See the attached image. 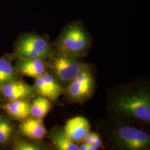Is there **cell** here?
Returning a JSON list of instances; mask_svg holds the SVG:
<instances>
[{"mask_svg":"<svg viewBox=\"0 0 150 150\" xmlns=\"http://www.w3.org/2000/svg\"><path fill=\"white\" fill-rule=\"evenodd\" d=\"M90 46L89 36L78 23H72L67 27L58 41L59 52L77 57L86 54Z\"/></svg>","mask_w":150,"mask_h":150,"instance_id":"1","label":"cell"},{"mask_svg":"<svg viewBox=\"0 0 150 150\" xmlns=\"http://www.w3.org/2000/svg\"><path fill=\"white\" fill-rule=\"evenodd\" d=\"M119 111L141 121L150 122V97L145 91L119 97L116 103Z\"/></svg>","mask_w":150,"mask_h":150,"instance_id":"2","label":"cell"},{"mask_svg":"<svg viewBox=\"0 0 150 150\" xmlns=\"http://www.w3.org/2000/svg\"><path fill=\"white\" fill-rule=\"evenodd\" d=\"M50 46L45 38L35 34H27L20 38L16 44L14 56L18 59H40L48 57Z\"/></svg>","mask_w":150,"mask_h":150,"instance_id":"3","label":"cell"},{"mask_svg":"<svg viewBox=\"0 0 150 150\" xmlns=\"http://www.w3.org/2000/svg\"><path fill=\"white\" fill-rule=\"evenodd\" d=\"M86 66L77 57L59 52L52 62V68L61 80L68 82L73 80Z\"/></svg>","mask_w":150,"mask_h":150,"instance_id":"4","label":"cell"},{"mask_svg":"<svg viewBox=\"0 0 150 150\" xmlns=\"http://www.w3.org/2000/svg\"><path fill=\"white\" fill-rule=\"evenodd\" d=\"M95 87L93 76L90 70L85 67L71 81L67 88V95L72 101L80 102L89 98Z\"/></svg>","mask_w":150,"mask_h":150,"instance_id":"5","label":"cell"},{"mask_svg":"<svg viewBox=\"0 0 150 150\" xmlns=\"http://www.w3.org/2000/svg\"><path fill=\"white\" fill-rule=\"evenodd\" d=\"M117 137L123 147L129 150H147L150 147V136L134 127L125 126L120 128Z\"/></svg>","mask_w":150,"mask_h":150,"instance_id":"6","label":"cell"},{"mask_svg":"<svg viewBox=\"0 0 150 150\" xmlns=\"http://www.w3.org/2000/svg\"><path fill=\"white\" fill-rule=\"evenodd\" d=\"M64 131L72 141L80 142L83 141L90 131V125L86 118L76 116L67 121Z\"/></svg>","mask_w":150,"mask_h":150,"instance_id":"7","label":"cell"},{"mask_svg":"<svg viewBox=\"0 0 150 150\" xmlns=\"http://www.w3.org/2000/svg\"><path fill=\"white\" fill-rule=\"evenodd\" d=\"M0 91L10 101H12L32 95L33 89L23 82L13 80L0 86Z\"/></svg>","mask_w":150,"mask_h":150,"instance_id":"8","label":"cell"},{"mask_svg":"<svg viewBox=\"0 0 150 150\" xmlns=\"http://www.w3.org/2000/svg\"><path fill=\"white\" fill-rule=\"evenodd\" d=\"M22 135L32 139H41L46 134V129L41 119L26 118L20 126Z\"/></svg>","mask_w":150,"mask_h":150,"instance_id":"9","label":"cell"},{"mask_svg":"<svg viewBox=\"0 0 150 150\" xmlns=\"http://www.w3.org/2000/svg\"><path fill=\"white\" fill-rule=\"evenodd\" d=\"M16 67L18 71L23 75L35 79L42 76L46 71L43 59H20Z\"/></svg>","mask_w":150,"mask_h":150,"instance_id":"10","label":"cell"},{"mask_svg":"<svg viewBox=\"0 0 150 150\" xmlns=\"http://www.w3.org/2000/svg\"><path fill=\"white\" fill-rule=\"evenodd\" d=\"M42 77L43 82L40 88V95L51 100H57L62 94L63 88L52 75L45 72Z\"/></svg>","mask_w":150,"mask_h":150,"instance_id":"11","label":"cell"},{"mask_svg":"<svg viewBox=\"0 0 150 150\" xmlns=\"http://www.w3.org/2000/svg\"><path fill=\"white\" fill-rule=\"evenodd\" d=\"M31 105L22 99L10 101L5 106L6 111L12 118L25 120L30 115Z\"/></svg>","mask_w":150,"mask_h":150,"instance_id":"12","label":"cell"},{"mask_svg":"<svg viewBox=\"0 0 150 150\" xmlns=\"http://www.w3.org/2000/svg\"><path fill=\"white\" fill-rule=\"evenodd\" d=\"M51 108V102L47 98L38 97L32 101L30 107V114L35 118L42 119L49 112Z\"/></svg>","mask_w":150,"mask_h":150,"instance_id":"13","label":"cell"},{"mask_svg":"<svg viewBox=\"0 0 150 150\" xmlns=\"http://www.w3.org/2000/svg\"><path fill=\"white\" fill-rule=\"evenodd\" d=\"M52 140L58 150H79V146L70 139L64 131L54 133L52 136Z\"/></svg>","mask_w":150,"mask_h":150,"instance_id":"14","label":"cell"},{"mask_svg":"<svg viewBox=\"0 0 150 150\" xmlns=\"http://www.w3.org/2000/svg\"><path fill=\"white\" fill-rule=\"evenodd\" d=\"M16 79V72L11 62L6 59H0V86Z\"/></svg>","mask_w":150,"mask_h":150,"instance_id":"15","label":"cell"},{"mask_svg":"<svg viewBox=\"0 0 150 150\" xmlns=\"http://www.w3.org/2000/svg\"><path fill=\"white\" fill-rule=\"evenodd\" d=\"M13 127L6 119L0 117V144H5L11 138Z\"/></svg>","mask_w":150,"mask_h":150,"instance_id":"16","label":"cell"},{"mask_svg":"<svg viewBox=\"0 0 150 150\" xmlns=\"http://www.w3.org/2000/svg\"><path fill=\"white\" fill-rule=\"evenodd\" d=\"M14 150H40L38 146L25 141H18L16 143Z\"/></svg>","mask_w":150,"mask_h":150,"instance_id":"17","label":"cell"},{"mask_svg":"<svg viewBox=\"0 0 150 150\" xmlns=\"http://www.w3.org/2000/svg\"><path fill=\"white\" fill-rule=\"evenodd\" d=\"M97 135L98 134H96L90 131L86 135V137H85V139H83V141L85 143L92 144L93 141H94V139H95V138L96 137Z\"/></svg>","mask_w":150,"mask_h":150,"instance_id":"18","label":"cell"},{"mask_svg":"<svg viewBox=\"0 0 150 150\" xmlns=\"http://www.w3.org/2000/svg\"><path fill=\"white\" fill-rule=\"evenodd\" d=\"M97 149L94 147L92 144L84 143L79 146V150H96Z\"/></svg>","mask_w":150,"mask_h":150,"instance_id":"19","label":"cell"},{"mask_svg":"<svg viewBox=\"0 0 150 150\" xmlns=\"http://www.w3.org/2000/svg\"><path fill=\"white\" fill-rule=\"evenodd\" d=\"M92 145H93L94 147H95L97 149L100 148L101 147V146L102 145V142H101V140L100 139L98 135L97 136L95 139H94V141H93Z\"/></svg>","mask_w":150,"mask_h":150,"instance_id":"20","label":"cell"},{"mask_svg":"<svg viewBox=\"0 0 150 150\" xmlns=\"http://www.w3.org/2000/svg\"><path fill=\"white\" fill-rule=\"evenodd\" d=\"M0 101H1V98H0Z\"/></svg>","mask_w":150,"mask_h":150,"instance_id":"21","label":"cell"}]
</instances>
